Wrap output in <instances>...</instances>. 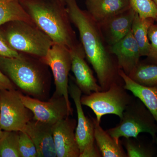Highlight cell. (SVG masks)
Returning a JSON list of instances; mask_svg holds the SVG:
<instances>
[{
	"mask_svg": "<svg viewBox=\"0 0 157 157\" xmlns=\"http://www.w3.org/2000/svg\"><path fill=\"white\" fill-rule=\"evenodd\" d=\"M71 22L78 31L86 56L97 74L102 91L115 83L124 84L119 74L117 61H114L105 45L99 24L87 11L79 8L76 0H64Z\"/></svg>",
	"mask_w": 157,
	"mask_h": 157,
	"instance_id": "obj_1",
	"label": "cell"
},
{
	"mask_svg": "<svg viewBox=\"0 0 157 157\" xmlns=\"http://www.w3.org/2000/svg\"><path fill=\"white\" fill-rule=\"evenodd\" d=\"M48 67L39 58L19 52L16 57L0 56V70L21 93L44 101L50 87Z\"/></svg>",
	"mask_w": 157,
	"mask_h": 157,
	"instance_id": "obj_2",
	"label": "cell"
},
{
	"mask_svg": "<svg viewBox=\"0 0 157 157\" xmlns=\"http://www.w3.org/2000/svg\"><path fill=\"white\" fill-rule=\"evenodd\" d=\"M33 22L54 43L70 49L78 43L62 0H19Z\"/></svg>",
	"mask_w": 157,
	"mask_h": 157,
	"instance_id": "obj_3",
	"label": "cell"
},
{
	"mask_svg": "<svg viewBox=\"0 0 157 157\" xmlns=\"http://www.w3.org/2000/svg\"><path fill=\"white\" fill-rule=\"evenodd\" d=\"M0 35L14 50L40 59L54 43L33 22L25 21H11L0 26Z\"/></svg>",
	"mask_w": 157,
	"mask_h": 157,
	"instance_id": "obj_4",
	"label": "cell"
},
{
	"mask_svg": "<svg viewBox=\"0 0 157 157\" xmlns=\"http://www.w3.org/2000/svg\"><path fill=\"white\" fill-rule=\"evenodd\" d=\"M107 132L117 141H120L121 137L137 138L140 133H147L151 135L154 142L157 137V124L150 111L135 97L124 110L119 124Z\"/></svg>",
	"mask_w": 157,
	"mask_h": 157,
	"instance_id": "obj_5",
	"label": "cell"
},
{
	"mask_svg": "<svg viewBox=\"0 0 157 157\" xmlns=\"http://www.w3.org/2000/svg\"><path fill=\"white\" fill-rule=\"evenodd\" d=\"M135 98L128 93L124 84L115 83L107 90L81 96V102L92 110L96 120L101 123L102 117L107 114H114L121 119L124 110Z\"/></svg>",
	"mask_w": 157,
	"mask_h": 157,
	"instance_id": "obj_6",
	"label": "cell"
},
{
	"mask_svg": "<svg viewBox=\"0 0 157 157\" xmlns=\"http://www.w3.org/2000/svg\"><path fill=\"white\" fill-rule=\"evenodd\" d=\"M18 90H0V128L3 131H23L33 114L23 103Z\"/></svg>",
	"mask_w": 157,
	"mask_h": 157,
	"instance_id": "obj_7",
	"label": "cell"
},
{
	"mask_svg": "<svg viewBox=\"0 0 157 157\" xmlns=\"http://www.w3.org/2000/svg\"><path fill=\"white\" fill-rule=\"evenodd\" d=\"M41 59L52 72L55 91L52 97H64L69 107V75L71 67L70 49L64 45L54 43L45 56Z\"/></svg>",
	"mask_w": 157,
	"mask_h": 157,
	"instance_id": "obj_8",
	"label": "cell"
},
{
	"mask_svg": "<svg viewBox=\"0 0 157 157\" xmlns=\"http://www.w3.org/2000/svg\"><path fill=\"white\" fill-rule=\"evenodd\" d=\"M20 96L23 104L33 113L35 120L53 125L73 115V109L64 97H52L48 101H44L25 95L21 92Z\"/></svg>",
	"mask_w": 157,
	"mask_h": 157,
	"instance_id": "obj_9",
	"label": "cell"
},
{
	"mask_svg": "<svg viewBox=\"0 0 157 157\" xmlns=\"http://www.w3.org/2000/svg\"><path fill=\"white\" fill-rule=\"evenodd\" d=\"M68 90L69 95L74 101L77 112L75 136L80 154L97 145L94 136V126L92 118H90L85 115L81 102L82 93L75 82L74 78H71L69 80Z\"/></svg>",
	"mask_w": 157,
	"mask_h": 157,
	"instance_id": "obj_10",
	"label": "cell"
},
{
	"mask_svg": "<svg viewBox=\"0 0 157 157\" xmlns=\"http://www.w3.org/2000/svg\"><path fill=\"white\" fill-rule=\"evenodd\" d=\"M71 70L75 76V82L82 93L89 95L94 92L101 91L92 70L85 60L86 55L81 43L78 42L70 48Z\"/></svg>",
	"mask_w": 157,
	"mask_h": 157,
	"instance_id": "obj_11",
	"label": "cell"
},
{
	"mask_svg": "<svg viewBox=\"0 0 157 157\" xmlns=\"http://www.w3.org/2000/svg\"><path fill=\"white\" fill-rule=\"evenodd\" d=\"M77 121L70 117L52 125L55 146L57 157H79V147L75 130Z\"/></svg>",
	"mask_w": 157,
	"mask_h": 157,
	"instance_id": "obj_12",
	"label": "cell"
},
{
	"mask_svg": "<svg viewBox=\"0 0 157 157\" xmlns=\"http://www.w3.org/2000/svg\"><path fill=\"white\" fill-rule=\"evenodd\" d=\"M52 125L33 118L24 130L33 142L38 157H57Z\"/></svg>",
	"mask_w": 157,
	"mask_h": 157,
	"instance_id": "obj_13",
	"label": "cell"
},
{
	"mask_svg": "<svg viewBox=\"0 0 157 157\" xmlns=\"http://www.w3.org/2000/svg\"><path fill=\"white\" fill-rule=\"evenodd\" d=\"M109 51L116 57L119 69L127 75L140 63V49L131 30L124 38L110 46Z\"/></svg>",
	"mask_w": 157,
	"mask_h": 157,
	"instance_id": "obj_14",
	"label": "cell"
},
{
	"mask_svg": "<svg viewBox=\"0 0 157 157\" xmlns=\"http://www.w3.org/2000/svg\"><path fill=\"white\" fill-rule=\"evenodd\" d=\"M135 13L131 8L99 24L104 40L109 46L119 42L128 33Z\"/></svg>",
	"mask_w": 157,
	"mask_h": 157,
	"instance_id": "obj_15",
	"label": "cell"
},
{
	"mask_svg": "<svg viewBox=\"0 0 157 157\" xmlns=\"http://www.w3.org/2000/svg\"><path fill=\"white\" fill-rule=\"evenodd\" d=\"M86 6L98 24L131 8L129 0H86Z\"/></svg>",
	"mask_w": 157,
	"mask_h": 157,
	"instance_id": "obj_16",
	"label": "cell"
},
{
	"mask_svg": "<svg viewBox=\"0 0 157 157\" xmlns=\"http://www.w3.org/2000/svg\"><path fill=\"white\" fill-rule=\"evenodd\" d=\"M119 74L123 79L124 87L140 100L153 116L157 124V86H150L137 83L120 69Z\"/></svg>",
	"mask_w": 157,
	"mask_h": 157,
	"instance_id": "obj_17",
	"label": "cell"
},
{
	"mask_svg": "<svg viewBox=\"0 0 157 157\" xmlns=\"http://www.w3.org/2000/svg\"><path fill=\"white\" fill-rule=\"evenodd\" d=\"M94 126L95 140L102 157H128L121 140L117 141L105 131L96 118H92Z\"/></svg>",
	"mask_w": 157,
	"mask_h": 157,
	"instance_id": "obj_18",
	"label": "cell"
},
{
	"mask_svg": "<svg viewBox=\"0 0 157 157\" xmlns=\"http://www.w3.org/2000/svg\"><path fill=\"white\" fill-rule=\"evenodd\" d=\"M155 21L152 18H142L135 13L131 30L137 42L141 56H147L150 50L148 38L149 29Z\"/></svg>",
	"mask_w": 157,
	"mask_h": 157,
	"instance_id": "obj_19",
	"label": "cell"
},
{
	"mask_svg": "<svg viewBox=\"0 0 157 157\" xmlns=\"http://www.w3.org/2000/svg\"><path fill=\"white\" fill-rule=\"evenodd\" d=\"M14 20L33 22L19 0L0 1V26Z\"/></svg>",
	"mask_w": 157,
	"mask_h": 157,
	"instance_id": "obj_20",
	"label": "cell"
},
{
	"mask_svg": "<svg viewBox=\"0 0 157 157\" xmlns=\"http://www.w3.org/2000/svg\"><path fill=\"white\" fill-rule=\"evenodd\" d=\"M128 76L139 84L157 86V65L140 62Z\"/></svg>",
	"mask_w": 157,
	"mask_h": 157,
	"instance_id": "obj_21",
	"label": "cell"
},
{
	"mask_svg": "<svg viewBox=\"0 0 157 157\" xmlns=\"http://www.w3.org/2000/svg\"><path fill=\"white\" fill-rule=\"evenodd\" d=\"M123 146L126 150L128 157H153L157 152L152 144L144 143L135 137H123Z\"/></svg>",
	"mask_w": 157,
	"mask_h": 157,
	"instance_id": "obj_22",
	"label": "cell"
},
{
	"mask_svg": "<svg viewBox=\"0 0 157 157\" xmlns=\"http://www.w3.org/2000/svg\"><path fill=\"white\" fill-rule=\"evenodd\" d=\"M19 132L4 131L0 138V157H20Z\"/></svg>",
	"mask_w": 157,
	"mask_h": 157,
	"instance_id": "obj_23",
	"label": "cell"
},
{
	"mask_svg": "<svg viewBox=\"0 0 157 157\" xmlns=\"http://www.w3.org/2000/svg\"><path fill=\"white\" fill-rule=\"evenodd\" d=\"M131 8L142 18L157 21V7L153 0H129Z\"/></svg>",
	"mask_w": 157,
	"mask_h": 157,
	"instance_id": "obj_24",
	"label": "cell"
},
{
	"mask_svg": "<svg viewBox=\"0 0 157 157\" xmlns=\"http://www.w3.org/2000/svg\"><path fill=\"white\" fill-rule=\"evenodd\" d=\"M18 148L20 157H37L36 146L30 137L24 131L19 132Z\"/></svg>",
	"mask_w": 157,
	"mask_h": 157,
	"instance_id": "obj_25",
	"label": "cell"
},
{
	"mask_svg": "<svg viewBox=\"0 0 157 157\" xmlns=\"http://www.w3.org/2000/svg\"><path fill=\"white\" fill-rule=\"evenodd\" d=\"M148 38L150 50L147 56V63L157 65V23H154L149 29Z\"/></svg>",
	"mask_w": 157,
	"mask_h": 157,
	"instance_id": "obj_26",
	"label": "cell"
},
{
	"mask_svg": "<svg viewBox=\"0 0 157 157\" xmlns=\"http://www.w3.org/2000/svg\"><path fill=\"white\" fill-rule=\"evenodd\" d=\"M19 52L14 50L9 46L5 39L0 35V56L6 57H16Z\"/></svg>",
	"mask_w": 157,
	"mask_h": 157,
	"instance_id": "obj_27",
	"label": "cell"
},
{
	"mask_svg": "<svg viewBox=\"0 0 157 157\" xmlns=\"http://www.w3.org/2000/svg\"><path fill=\"white\" fill-rule=\"evenodd\" d=\"M15 89H16V88L13 83L0 70V90H11Z\"/></svg>",
	"mask_w": 157,
	"mask_h": 157,
	"instance_id": "obj_28",
	"label": "cell"
},
{
	"mask_svg": "<svg viewBox=\"0 0 157 157\" xmlns=\"http://www.w3.org/2000/svg\"><path fill=\"white\" fill-rule=\"evenodd\" d=\"M102 155L97 145L81 153L79 157H101Z\"/></svg>",
	"mask_w": 157,
	"mask_h": 157,
	"instance_id": "obj_29",
	"label": "cell"
},
{
	"mask_svg": "<svg viewBox=\"0 0 157 157\" xmlns=\"http://www.w3.org/2000/svg\"><path fill=\"white\" fill-rule=\"evenodd\" d=\"M3 132H4V131L2 130V128H0V138H1V137H2V136Z\"/></svg>",
	"mask_w": 157,
	"mask_h": 157,
	"instance_id": "obj_30",
	"label": "cell"
},
{
	"mask_svg": "<svg viewBox=\"0 0 157 157\" xmlns=\"http://www.w3.org/2000/svg\"><path fill=\"white\" fill-rule=\"evenodd\" d=\"M154 142L156 143V144L157 145V137H156L155 139Z\"/></svg>",
	"mask_w": 157,
	"mask_h": 157,
	"instance_id": "obj_31",
	"label": "cell"
},
{
	"mask_svg": "<svg viewBox=\"0 0 157 157\" xmlns=\"http://www.w3.org/2000/svg\"><path fill=\"white\" fill-rule=\"evenodd\" d=\"M157 7V0H153Z\"/></svg>",
	"mask_w": 157,
	"mask_h": 157,
	"instance_id": "obj_32",
	"label": "cell"
},
{
	"mask_svg": "<svg viewBox=\"0 0 157 157\" xmlns=\"http://www.w3.org/2000/svg\"><path fill=\"white\" fill-rule=\"evenodd\" d=\"M0 1H6V0H0Z\"/></svg>",
	"mask_w": 157,
	"mask_h": 157,
	"instance_id": "obj_33",
	"label": "cell"
},
{
	"mask_svg": "<svg viewBox=\"0 0 157 157\" xmlns=\"http://www.w3.org/2000/svg\"><path fill=\"white\" fill-rule=\"evenodd\" d=\"M62 1H63V2H64V0H62Z\"/></svg>",
	"mask_w": 157,
	"mask_h": 157,
	"instance_id": "obj_34",
	"label": "cell"
}]
</instances>
